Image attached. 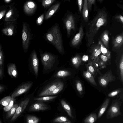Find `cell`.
Here are the masks:
<instances>
[{
	"mask_svg": "<svg viewBox=\"0 0 123 123\" xmlns=\"http://www.w3.org/2000/svg\"><path fill=\"white\" fill-rule=\"evenodd\" d=\"M100 46L101 52L102 54L106 56L109 60L111 58V52L104 45L101 41L98 42Z\"/></svg>",
	"mask_w": 123,
	"mask_h": 123,
	"instance_id": "22",
	"label": "cell"
},
{
	"mask_svg": "<svg viewBox=\"0 0 123 123\" xmlns=\"http://www.w3.org/2000/svg\"><path fill=\"white\" fill-rule=\"evenodd\" d=\"M62 82L59 81L53 82L43 90L40 93L38 96L40 97L48 96L49 94L58 87Z\"/></svg>",
	"mask_w": 123,
	"mask_h": 123,
	"instance_id": "12",
	"label": "cell"
},
{
	"mask_svg": "<svg viewBox=\"0 0 123 123\" xmlns=\"http://www.w3.org/2000/svg\"><path fill=\"white\" fill-rule=\"evenodd\" d=\"M2 70L0 69V78L2 76Z\"/></svg>",
	"mask_w": 123,
	"mask_h": 123,
	"instance_id": "49",
	"label": "cell"
},
{
	"mask_svg": "<svg viewBox=\"0 0 123 123\" xmlns=\"http://www.w3.org/2000/svg\"><path fill=\"white\" fill-rule=\"evenodd\" d=\"M56 1V0H39V1L41 3L42 5L44 8L47 9Z\"/></svg>",
	"mask_w": 123,
	"mask_h": 123,
	"instance_id": "30",
	"label": "cell"
},
{
	"mask_svg": "<svg viewBox=\"0 0 123 123\" xmlns=\"http://www.w3.org/2000/svg\"><path fill=\"white\" fill-rule=\"evenodd\" d=\"M84 35L82 26H80L79 29V32L73 38L71 42V45L73 47L78 45L82 40Z\"/></svg>",
	"mask_w": 123,
	"mask_h": 123,
	"instance_id": "15",
	"label": "cell"
},
{
	"mask_svg": "<svg viewBox=\"0 0 123 123\" xmlns=\"http://www.w3.org/2000/svg\"><path fill=\"white\" fill-rule=\"evenodd\" d=\"M45 12H44L37 19L36 21V23L37 25H40L42 24L44 19Z\"/></svg>",
	"mask_w": 123,
	"mask_h": 123,
	"instance_id": "37",
	"label": "cell"
},
{
	"mask_svg": "<svg viewBox=\"0 0 123 123\" xmlns=\"http://www.w3.org/2000/svg\"><path fill=\"white\" fill-rule=\"evenodd\" d=\"M8 72L9 75L13 77L16 78L17 76V71L16 66L14 64L9 65L8 67Z\"/></svg>",
	"mask_w": 123,
	"mask_h": 123,
	"instance_id": "21",
	"label": "cell"
},
{
	"mask_svg": "<svg viewBox=\"0 0 123 123\" xmlns=\"http://www.w3.org/2000/svg\"><path fill=\"white\" fill-rule=\"evenodd\" d=\"M8 32L9 34L11 35H12L13 34V31L10 28H9L8 29Z\"/></svg>",
	"mask_w": 123,
	"mask_h": 123,
	"instance_id": "46",
	"label": "cell"
},
{
	"mask_svg": "<svg viewBox=\"0 0 123 123\" xmlns=\"http://www.w3.org/2000/svg\"><path fill=\"white\" fill-rule=\"evenodd\" d=\"M110 98H107L102 105L98 112V117L100 118L106 111L109 103Z\"/></svg>",
	"mask_w": 123,
	"mask_h": 123,
	"instance_id": "20",
	"label": "cell"
},
{
	"mask_svg": "<svg viewBox=\"0 0 123 123\" xmlns=\"http://www.w3.org/2000/svg\"><path fill=\"white\" fill-rule=\"evenodd\" d=\"M27 123H38L39 119L37 117L31 115H28L26 117Z\"/></svg>",
	"mask_w": 123,
	"mask_h": 123,
	"instance_id": "29",
	"label": "cell"
},
{
	"mask_svg": "<svg viewBox=\"0 0 123 123\" xmlns=\"http://www.w3.org/2000/svg\"><path fill=\"white\" fill-rule=\"evenodd\" d=\"M115 19L117 20L122 24H123V17L122 15H119L115 17Z\"/></svg>",
	"mask_w": 123,
	"mask_h": 123,
	"instance_id": "43",
	"label": "cell"
},
{
	"mask_svg": "<svg viewBox=\"0 0 123 123\" xmlns=\"http://www.w3.org/2000/svg\"><path fill=\"white\" fill-rule=\"evenodd\" d=\"M32 85L31 82L25 83L19 86L12 93L11 95L12 99L25 92L31 88Z\"/></svg>",
	"mask_w": 123,
	"mask_h": 123,
	"instance_id": "8",
	"label": "cell"
},
{
	"mask_svg": "<svg viewBox=\"0 0 123 123\" xmlns=\"http://www.w3.org/2000/svg\"><path fill=\"white\" fill-rule=\"evenodd\" d=\"M12 100V97L10 96H7L0 100V104L3 106H7L9 104Z\"/></svg>",
	"mask_w": 123,
	"mask_h": 123,
	"instance_id": "32",
	"label": "cell"
},
{
	"mask_svg": "<svg viewBox=\"0 0 123 123\" xmlns=\"http://www.w3.org/2000/svg\"><path fill=\"white\" fill-rule=\"evenodd\" d=\"M120 91H121L120 89L116 90L109 94L108 96L109 97H114L118 94Z\"/></svg>",
	"mask_w": 123,
	"mask_h": 123,
	"instance_id": "41",
	"label": "cell"
},
{
	"mask_svg": "<svg viewBox=\"0 0 123 123\" xmlns=\"http://www.w3.org/2000/svg\"><path fill=\"white\" fill-rule=\"evenodd\" d=\"M0 123H2L1 122L0 120Z\"/></svg>",
	"mask_w": 123,
	"mask_h": 123,
	"instance_id": "53",
	"label": "cell"
},
{
	"mask_svg": "<svg viewBox=\"0 0 123 123\" xmlns=\"http://www.w3.org/2000/svg\"><path fill=\"white\" fill-rule=\"evenodd\" d=\"M83 75L85 78L89 82L93 85L97 86L96 83L93 75L88 71H84L83 72Z\"/></svg>",
	"mask_w": 123,
	"mask_h": 123,
	"instance_id": "19",
	"label": "cell"
},
{
	"mask_svg": "<svg viewBox=\"0 0 123 123\" xmlns=\"http://www.w3.org/2000/svg\"><path fill=\"white\" fill-rule=\"evenodd\" d=\"M86 66L87 70L93 75L95 74L96 71V68L92 62L89 61L86 65Z\"/></svg>",
	"mask_w": 123,
	"mask_h": 123,
	"instance_id": "27",
	"label": "cell"
},
{
	"mask_svg": "<svg viewBox=\"0 0 123 123\" xmlns=\"http://www.w3.org/2000/svg\"><path fill=\"white\" fill-rule=\"evenodd\" d=\"M71 62L73 65L76 68L79 67L81 62V59L79 55H76L71 59Z\"/></svg>",
	"mask_w": 123,
	"mask_h": 123,
	"instance_id": "26",
	"label": "cell"
},
{
	"mask_svg": "<svg viewBox=\"0 0 123 123\" xmlns=\"http://www.w3.org/2000/svg\"><path fill=\"white\" fill-rule=\"evenodd\" d=\"M68 121L66 117L61 116L55 118L54 120V122H55L63 123L67 122Z\"/></svg>",
	"mask_w": 123,
	"mask_h": 123,
	"instance_id": "38",
	"label": "cell"
},
{
	"mask_svg": "<svg viewBox=\"0 0 123 123\" xmlns=\"http://www.w3.org/2000/svg\"><path fill=\"white\" fill-rule=\"evenodd\" d=\"M4 88V87L0 85V92L3 91Z\"/></svg>",
	"mask_w": 123,
	"mask_h": 123,
	"instance_id": "47",
	"label": "cell"
},
{
	"mask_svg": "<svg viewBox=\"0 0 123 123\" xmlns=\"http://www.w3.org/2000/svg\"><path fill=\"white\" fill-rule=\"evenodd\" d=\"M97 119L95 113H92L86 117L84 120V123H94Z\"/></svg>",
	"mask_w": 123,
	"mask_h": 123,
	"instance_id": "25",
	"label": "cell"
},
{
	"mask_svg": "<svg viewBox=\"0 0 123 123\" xmlns=\"http://www.w3.org/2000/svg\"><path fill=\"white\" fill-rule=\"evenodd\" d=\"M76 86L77 89L80 95L83 92V89L82 84L79 80H77L76 82Z\"/></svg>",
	"mask_w": 123,
	"mask_h": 123,
	"instance_id": "34",
	"label": "cell"
},
{
	"mask_svg": "<svg viewBox=\"0 0 123 123\" xmlns=\"http://www.w3.org/2000/svg\"><path fill=\"white\" fill-rule=\"evenodd\" d=\"M56 97V96H47L35 98L34 99L35 100L40 101H48L52 100Z\"/></svg>",
	"mask_w": 123,
	"mask_h": 123,
	"instance_id": "35",
	"label": "cell"
},
{
	"mask_svg": "<svg viewBox=\"0 0 123 123\" xmlns=\"http://www.w3.org/2000/svg\"><path fill=\"white\" fill-rule=\"evenodd\" d=\"M108 34V31L106 30H105L102 32L100 37L101 42L107 49L109 48V38Z\"/></svg>",
	"mask_w": 123,
	"mask_h": 123,
	"instance_id": "17",
	"label": "cell"
},
{
	"mask_svg": "<svg viewBox=\"0 0 123 123\" xmlns=\"http://www.w3.org/2000/svg\"><path fill=\"white\" fill-rule=\"evenodd\" d=\"M107 14L104 10L98 11L97 13L89 24V27L86 32L88 45L90 46L93 43L94 37L102 26L107 23Z\"/></svg>",
	"mask_w": 123,
	"mask_h": 123,
	"instance_id": "1",
	"label": "cell"
},
{
	"mask_svg": "<svg viewBox=\"0 0 123 123\" xmlns=\"http://www.w3.org/2000/svg\"></svg>",
	"mask_w": 123,
	"mask_h": 123,
	"instance_id": "54",
	"label": "cell"
},
{
	"mask_svg": "<svg viewBox=\"0 0 123 123\" xmlns=\"http://www.w3.org/2000/svg\"><path fill=\"white\" fill-rule=\"evenodd\" d=\"M62 20L66 31L67 35L69 37L72 31L76 29L74 17L72 13L68 12L63 17Z\"/></svg>",
	"mask_w": 123,
	"mask_h": 123,
	"instance_id": "4",
	"label": "cell"
},
{
	"mask_svg": "<svg viewBox=\"0 0 123 123\" xmlns=\"http://www.w3.org/2000/svg\"><path fill=\"white\" fill-rule=\"evenodd\" d=\"M12 14V12H10L8 13H7L6 15V17H10V16Z\"/></svg>",
	"mask_w": 123,
	"mask_h": 123,
	"instance_id": "48",
	"label": "cell"
},
{
	"mask_svg": "<svg viewBox=\"0 0 123 123\" xmlns=\"http://www.w3.org/2000/svg\"><path fill=\"white\" fill-rule=\"evenodd\" d=\"M121 79L122 82L123 81V55L122 54L121 56L119 66Z\"/></svg>",
	"mask_w": 123,
	"mask_h": 123,
	"instance_id": "36",
	"label": "cell"
},
{
	"mask_svg": "<svg viewBox=\"0 0 123 123\" xmlns=\"http://www.w3.org/2000/svg\"><path fill=\"white\" fill-rule=\"evenodd\" d=\"M123 43V34L116 37L114 39L113 44V47L118 48H120L122 45Z\"/></svg>",
	"mask_w": 123,
	"mask_h": 123,
	"instance_id": "18",
	"label": "cell"
},
{
	"mask_svg": "<svg viewBox=\"0 0 123 123\" xmlns=\"http://www.w3.org/2000/svg\"><path fill=\"white\" fill-rule=\"evenodd\" d=\"M97 1H98L99 2H102V1H103V0H97Z\"/></svg>",
	"mask_w": 123,
	"mask_h": 123,
	"instance_id": "52",
	"label": "cell"
},
{
	"mask_svg": "<svg viewBox=\"0 0 123 123\" xmlns=\"http://www.w3.org/2000/svg\"><path fill=\"white\" fill-rule=\"evenodd\" d=\"M64 86V83L62 82L58 87L49 94L48 96L54 95L59 93L63 89Z\"/></svg>",
	"mask_w": 123,
	"mask_h": 123,
	"instance_id": "33",
	"label": "cell"
},
{
	"mask_svg": "<svg viewBox=\"0 0 123 123\" xmlns=\"http://www.w3.org/2000/svg\"><path fill=\"white\" fill-rule=\"evenodd\" d=\"M61 4V2H58L52 5L45 12L44 18V20H48L58 10Z\"/></svg>",
	"mask_w": 123,
	"mask_h": 123,
	"instance_id": "14",
	"label": "cell"
},
{
	"mask_svg": "<svg viewBox=\"0 0 123 123\" xmlns=\"http://www.w3.org/2000/svg\"><path fill=\"white\" fill-rule=\"evenodd\" d=\"M18 105V104H17L14 105L11 110L8 111L6 116L7 118H8L12 116L13 117L15 112L16 109Z\"/></svg>",
	"mask_w": 123,
	"mask_h": 123,
	"instance_id": "31",
	"label": "cell"
},
{
	"mask_svg": "<svg viewBox=\"0 0 123 123\" xmlns=\"http://www.w3.org/2000/svg\"><path fill=\"white\" fill-rule=\"evenodd\" d=\"M79 9L80 12H81L82 7L83 0H77Z\"/></svg>",
	"mask_w": 123,
	"mask_h": 123,
	"instance_id": "44",
	"label": "cell"
},
{
	"mask_svg": "<svg viewBox=\"0 0 123 123\" xmlns=\"http://www.w3.org/2000/svg\"><path fill=\"white\" fill-rule=\"evenodd\" d=\"M90 58L92 62H95L101 53L100 45L98 44L92 46L90 50Z\"/></svg>",
	"mask_w": 123,
	"mask_h": 123,
	"instance_id": "13",
	"label": "cell"
},
{
	"mask_svg": "<svg viewBox=\"0 0 123 123\" xmlns=\"http://www.w3.org/2000/svg\"><path fill=\"white\" fill-rule=\"evenodd\" d=\"M2 15L1 14H0V19L2 18Z\"/></svg>",
	"mask_w": 123,
	"mask_h": 123,
	"instance_id": "51",
	"label": "cell"
},
{
	"mask_svg": "<svg viewBox=\"0 0 123 123\" xmlns=\"http://www.w3.org/2000/svg\"><path fill=\"white\" fill-rule=\"evenodd\" d=\"M71 74L69 71L65 70H61L58 71L55 75L56 78H62L69 76Z\"/></svg>",
	"mask_w": 123,
	"mask_h": 123,
	"instance_id": "28",
	"label": "cell"
},
{
	"mask_svg": "<svg viewBox=\"0 0 123 123\" xmlns=\"http://www.w3.org/2000/svg\"><path fill=\"white\" fill-rule=\"evenodd\" d=\"M43 37L48 43L53 45L60 54H64L62 35L58 24L56 23L49 29Z\"/></svg>",
	"mask_w": 123,
	"mask_h": 123,
	"instance_id": "2",
	"label": "cell"
},
{
	"mask_svg": "<svg viewBox=\"0 0 123 123\" xmlns=\"http://www.w3.org/2000/svg\"><path fill=\"white\" fill-rule=\"evenodd\" d=\"M33 34L29 25L24 22L22 38L23 48L26 52L28 50L31 42L33 39Z\"/></svg>",
	"mask_w": 123,
	"mask_h": 123,
	"instance_id": "3",
	"label": "cell"
},
{
	"mask_svg": "<svg viewBox=\"0 0 123 123\" xmlns=\"http://www.w3.org/2000/svg\"><path fill=\"white\" fill-rule=\"evenodd\" d=\"M3 62V58L2 53L1 52L0 53V65H2Z\"/></svg>",
	"mask_w": 123,
	"mask_h": 123,
	"instance_id": "45",
	"label": "cell"
},
{
	"mask_svg": "<svg viewBox=\"0 0 123 123\" xmlns=\"http://www.w3.org/2000/svg\"><path fill=\"white\" fill-rule=\"evenodd\" d=\"M14 99H12L9 104L7 105L4 107L3 108L4 111H8L11 110L14 105Z\"/></svg>",
	"mask_w": 123,
	"mask_h": 123,
	"instance_id": "39",
	"label": "cell"
},
{
	"mask_svg": "<svg viewBox=\"0 0 123 123\" xmlns=\"http://www.w3.org/2000/svg\"><path fill=\"white\" fill-rule=\"evenodd\" d=\"M41 61L45 69H50L55 62L56 56L50 53L40 50Z\"/></svg>",
	"mask_w": 123,
	"mask_h": 123,
	"instance_id": "5",
	"label": "cell"
},
{
	"mask_svg": "<svg viewBox=\"0 0 123 123\" xmlns=\"http://www.w3.org/2000/svg\"><path fill=\"white\" fill-rule=\"evenodd\" d=\"M88 9L87 7V0H84L82 11V15L84 20L87 21L88 19Z\"/></svg>",
	"mask_w": 123,
	"mask_h": 123,
	"instance_id": "24",
	"label": "cell"
},
{
	"mask_svg": "<svg viewBox=\"0 0 123 123\" xmlns=\"http://www.w3.org/2000/svg\"><path fill=\"white\" fill-rule=\"evenodd\" d=\"M115 78L113 75L111 70H109L99 78V82L100 85L102 87L106 86L109 82L115 80Z\"/></svg>",
	"mask_w": 123,
	"mask_h": 123,
	"instance_id": "7",
	"label": "cell"
},
{
	"mask_svg": "<svg viewBox=\"0 0 123 123\" xmlns=\"http://www.w3.org/2000/svg\"><path fill=\"white\" fill-rule=\"evenodd\" d=\"M30 101V98H27L24 100L22 101L17 108L15 112L12 117L11 121H12L15 120L23 112Z\"/></svg>",
	"mask_w": 123,
	"mask_h": 123,
	"instance_id": "9",
	"label": "cell"
},
{
	"mask_svg": "<svg viewBox=\"0 0 123 123\" xmlns=\"http://www.w3.org/2000/svg\"><path fill=\"white\" fill-rule=\"evenodd\" d=\"M121 102L118 100L113 101L106 112L107 119L112 118L120 115V108Z\"/></svg>",
	"mask_w": 123,
	"mask_h": 123,
	"instance_id": "6",
	"label": "cell"
},
{
	"mask_svg": "<svg viewBox=\"0 0 123 123\" xmlns=\"http://www.w3.org/2000/svg\"><path fill=\"white\" fill-rule=\"evenodd\" d=\"M95 0H87V4L88 9L89 11L91 10L92 5L95 3Z\"/></svg>",
	"mask_w": 123,
	"mask_h": 123,
	"instance_id": "42",
	"label": "cell"
},
{
	"mask_svg": "<svg viewBox=\"0 0 123 123\" xmlns=\"http://www.w3.org/2000/svg\"><path fill=\"white\" fill-rule=\"evenodd\" d=\"M61 103L62 106L67 112L68 115L73 119L74 117L72 115L71 109L70 106L63 99L61 100Z\"/></svg>",
	"mask_w": 123,
	"mask_h": 123,
	"instance_id": "23",
	"label": "cell"
},
{
	"mask_svg": "<svg viewBox=\"0 0 123 123\" xmlns=\"http://www.w3.org/2000/svg\"><path fill=\"white\" fill-rule=\"evenodd\" d=\"M31 62L32 67L34 73L36 76L38 74V60L36 52L33 50L31 54Z\"/></svg>",
	"mask_w": 123,
	"mask_h": 123,
	"instance_id": "11",
	"label": "cell"
},
{
	"mask_svg": "<svg viewBox=\"0 0 123 123\" xmlns=\"http://www.w3.org/2000/svg\"><path fill=\"white\" fill-rule=\"evenodd\" d=\"M71 123V122L70 121H68L63 122V123Z\"/></svg>",
	"mask_w": 123,
	"mask_h": 123,
	"instance_id": "50",
	"label": "cell"
},
{
	"mask_svg": "<svg viewBox=\"0 0 123 123\" xmlns=\"http://www.w3.org/2000/svg\"><path fill=\"white\" fill-rule=\"evenodd\" d=\"M45 104L41 102H37L32 105L30 107L29 110L30 111H44L49 109Z\"/></svg>",
	"mask_w": 123,
	"mask_h": 123,
	"instance_id": "16",
	"label": "cell"
},
{
	"mask_svg": "<svg viewBox=\"0 0 123 123\" xmlns=\"http://www.w3.org/2000/svg\"><path fill=\"white\" fill-rule=\"evenodd\" d=\"M97 59L106 64L107 62L109 60L106 56L102 54L100 55Z\"/></svg>",
	"mask_w": 123,
	"mask_h": 123,
	"instance_id": "40",
	"label": "cell"
},
{
	"mask_svg": "<svg viewBox=\"0 0 123 123\" xmlns=\"http://www.w3.org/2000/svg\"><path fill=\"white\" fill-rule=\"evenodd\" d=\"M37 8L36 3L34 1L30 0L26 2L24 6V10L25 13L28 15L31 16L36 12Z\"/></svg>",
	"mask_w": 123,
	"mask_h": 123,
	"instance_id": "10",
	"label": "cell"
}]
</instances>
